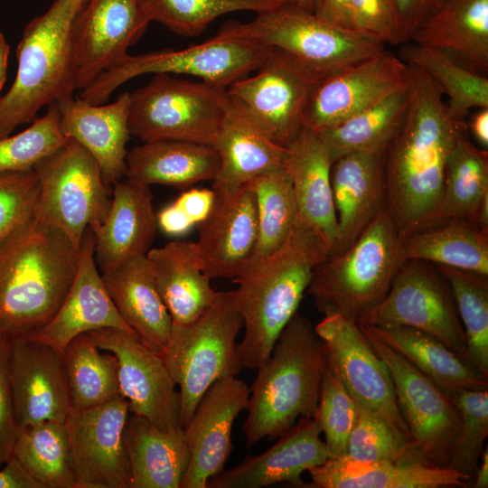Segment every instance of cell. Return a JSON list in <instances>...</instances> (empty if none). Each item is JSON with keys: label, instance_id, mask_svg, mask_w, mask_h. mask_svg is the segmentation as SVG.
Here are the masks:
<instances>
[{"label": "cell", "instance_id": "62", "mask_svg": "<svg viewBox=\"0 0 488 488\" xmlns=\"http://www.w3.org/2000/svg\"><path fill=\"white\" fill-rule=\"evenodd\" d=\"M82 1H85V0H82Z\"/></svg>", "mask_w": 488, "mask_h": 488}, {"label": "cell", "instance_id": "18", "mask_svg": "<svg viewBox=\"0 0 488 488\" xmlns=\"http://www.w3.org/2000/svg\"><path fill=\"white\" fill-rule=\"evenodd\" d=\"M86 334L99 349L116 356L120 395L127 400L130 413L164 431L181 427L179 390L158 353L125 330L102 328Z\"/></svg>", "mask_w": 488, "mask_h": 488}, {"label": "cell", "instance_id": "16", "mask_svg": "<svg viewBox=\"0 0 488 488\" xmlns=\"http://www.w3.org/2000/svg\"><path fill=\"white\" fill-rule=\"evenodd\" d=\"M314 330L328 361L357 405L381 417L410 438L389 368L359 324L342 314H324Z\"/></svg>", "mask_w": 488, "mask_h": 488}, {"label": "cell", "instance_id": "9", "mask_svg": "<svg viewBox=\"0 0 488 488\" xmlns=\"http://www.w3.org/2000/svg\"><path fill=\"white\" fill-rule=\"evenodd\" d=\"M235 33L280 49L324 77L385 49L380 39L333 24L287 0L250 22H229Z\"/></svg>", "mask_w": 488, "mask_h": 488}, {"label": "cell", "instance_id": "35", "mask_svg": "<svg viewBox=\"0 0 488 488\" xmlns=\"http://www.w3.org/2000/svg\"><path fill=\"white\" fill-rule=\"evenodd\" d=\"M361 330L389 346L444 390H488V375L468 358L415 328L359 324Z\"/></svg>", "mask_w": 488, "mask_h": 488}, {"label": "cell", "instance_id": "39", "mask_svg": "<svg viewBox=\"0 0 488 488\" xmlns=\"http://www.w3.org/2000/svg\"><path fill=\"white\" fill-rule=\"evenodd\" d=\"M409 100L408 86L345 121L315 132L332 163L358 151H384L399 129Z\"/></svg>", "mask_w": 488, "mask_h": 488}, {"label": "cell", "instance_id": "23", "mask_svg": "<svg viewBox=\"0 0 488 488\" xmlns=\"http://www.w3.org/2000/svg\"><path fill=\"white\" fill-rule=\"evenodd\" d=\"M213 192L215 197L211 210L207 218L197 225L196 244L204 273L211 280H233L256 244V198L248 184L230 192Z\"/></svg>", "mask_w": 488, "mask_h": 488}, {"label": "cell", "instance_id": "12", "mask_svg": "<svg viewBox=\"0 0 488 488\" xmlns=\"http://www.w3.org/2000/svg\"><path fill=\"white\" fill-rule=\"evenodd\" d=\"M358 324L412 327L468 358L465 330L451 287L427 261L405 260L385 297Z\"/></svg>", "mask_w": 488, "mask_h": 488}, {"label": "cell", "instance_id": "25", "mask_svg": "<svg viewBox=\"0 0 488 488\" xmlns=\"http://www.w3.org/2000/svg\"><path fill=\"white\" fill-rule=\"evenodd\" d=\"M55 104L62 134L78 142L95 158L109 186L121 181L126 171V145L131 136L130 93H121L108 105L90 104L80 97Z\"/></svg>", "mask_w": 488, "mask_h": 488}, {"label": "cell", "instance_id": "51", "mask_svg": "<svg viewBox=\"0 0 488 488\" xmlns=\"http://www.w3.org/2000/svg\"><path fill=\"white\" fill-rule=\"evenodd\" d=\"M351 28L397 45L398 33L390 0H351Z\"/></svg>", "mask_w": 488, "mask_h": 488}, {"label": "cell", "instance_id": "36", "mask_svg": "<svg viewBox=\"0 0 488 488\" xmlns=\"http://www.w3.org/2000/svg\"><path fill=\"white\" fill-rule=\"evenodd\" d=\"M124 442L130 488H180L190 460L183 427L164 431L144 417L129 412Z\"/></svg>", "mask_w": 488, "mask_h": 488}, {"label": "cell", "instance_id": "11", "mask_svg": "<svg viewBox=\"0 0 488 488\" xmlns=\"http://www.w3.org/2000/svg\"><path fill=\"white\" fill-rule=\"evenodd\" d=\"M33 170L40 187L34 218L61 230L79 250L86 230L101 223L110 206L99 164L69 138Z\"/></svg>", "mask_w": 488, "mask_h": 488}, {"label": "cell", "instance_id": "21", "mask_svg": "<svg viewBox=\"0 0 488 488\" xmlns=\"http://www.w3.org/2000/svg\"><path fill=\"white\" fill-rule=\"evenodd\" d=\"M8 372L19 428L64 423L71 402L61 352L34 339H12Z\"/></svg>", "mask_w": 488, "mask_h": 488}, {"label": "cell", "instance_id": "19", "mask_svg": "<svg viewBox=\"0 0 488 488\" xmlns=\"http://www.w3.org/2000/svg\"><path fill=\"white\" fill-rule=\"evenodd\" d=\"M249 388L236 376L216 380L202 395L183 427L190 451L180 488H207L208 481L224 470L233 449L234 420L246 409Z\"/></svg>", "mask_w": 488, "mask_h": 488}, {"label": "cell", "instance_id": "61", "mask_svg": "<svg viewBox=\"0 0 488 488\" xmlns=\"http://www.w3.org/2000/svg\"><path fill=\"white\" fill-rule=\"evenodd\" d=\"M296 5L306 9L308 11L314 12L315 0H289Z\"/></svg>", "mask_w": 488, "mask_h": 488}, {"label": "cell", "instance_id": "56", "mask_svg": "<svg viewBox=\"0 0 488 488\" xmlns=\"http://www.w3.org/2000/svg\"><path fill=\"white\" fill-rule=\"evenodd\" d=\"M314 13L343 28H351V0H315Z\"/></svg>", "mask_w": 488, "mask_h": 488}, {"label": "cell", "instance_id": "37", "mask_svg": "<svg viewBox=\"0 0 488 488\" xmlns=\"http://www.w3.org/2000/svg\"><path fill=\"white\" fill-rule=\"evenodd\" d=\"M404 260L417 259L488 276V227L445 221L402 239Z\"/></svg>", "mask_w": 488, "mask_h": 488}, {"label": "cell", "instance_id": "41", "mask_svg": "<svg viewBox=\"0 0 488 488\" xmlns=\"http://www.w3.org/2000/svg\"><path fill=\"white\" fill-rule=\"evenodd\" d=\"M399 57L424 70L437 84L451 116L458 121L473 108H488V77L476 74L443 52L412 42L402 44Z\"/></svg>", "mask_w": 488, "mask_h": 488}, {"label": "cell", "instance_id": "1", "mask_svg": "<svg viewBox=\"0 0 488 488\" xmlns=\"http://www.w3.org/2000/svg\"><path fill=\"white\" fill-rule=\"evenodd\" d=\"M409 68L407 113L384 154L385 204L402 238L437 223L446 161L467 130L432 78Z\"/></svg>", "mask_w": 488, "mask_h": 488}, {"label": "cell", "instance_id": "22", "mask_svg": "<svg viewBox=\"0 0 488 488\" xmlns=\"http://www.w3.org/2000/svg\"><path fill=\"white\" fill-rule=\"evenodd\" d=\"M102 328L136 333L120 316L98 271L94 235L88 228L79 249L76 274L61 305L44 326L26 338L45 343L62 353L77 336Z\"/></svg>", "mask_w": 488, "mask_h": 488}, {"label": "cell", "instance_id": "34", "mask_svg": "<svg viewBox=\"0 0 488 488\" xmlns=\"http://www.w3.org/2000/svg\"><path fill=\"white\" fill-rule=\"evenodd\" d=\"M220 167L213 145L179 140L144 142L127 151L125 176L133 183L188 189L213 181Z\"/></svg>", "mask_w": 488, "mask_h": 488}, {"label": "cell", "instance_id": "13", "mask_svg": "<svg viewBox=\"0 0 488 488\" xmlns=\"http://www.w3.org/2000/svg\"><path fill=\"white\" fill-rule=\"evenodd\" d=\"M251 77L228 89L277 145L286 147L304 127L308 99L323 75L291 54L269 47L267 55Z\"/></svg>", "mask_w": 488, "mask_h": 488}, {"label": "cell", "instance_id": "17", "mask_svg": "<svg viewBox=\"0 0 488 488\" xmlns=\"http://www.w3.org/2000/svg\"><path fill=\"white\" fill-rule=\"evenodd\" d=\"M410 68L386 49L324 77L313 90L303 126L314 132L333 127L408 88Z\"/></svg>", "mask_w": 488, "mask_h": 488}, {"label": "cell", "instance_id": "54", "mask_svg": "<svg viewBox=\"0 0 488 488\" xmlns=\"http://www.w3.org/2000/svg\"><path fill=\"white\" fill-rule=\"evenodd\" d=\"M214 197L212 189L190 188L178 196L174 203L194 225H198L209 215Z\"/></svg>", "mask_w": 488, "mask_h": 488}, {"label": "cell", "instance_id": "50", "mask_svg": "<svg viewBox=\"0 0 488 488\" xmlns=\"http://www.w3.org/2000/svg\"><path fill=\"white\" fill-rule=\"evenodd\" d=\"M39 192L34 170L0 173V247L33 220Z\"/></svg>", "mask_w": 488, "mask_h": 488}, {"label": "cell", "instance_id": "2", "mask_svg": "<svg viewBox=\"0 0 488 488\" xmlns=\"http://www.w3.org/2000/svg\"><path fill=\"white\" fill-rule=\"evenodd\" d=\"M330 249L297 216L286 240L232 281L244 328L237 343L242 369L257 370L265 361L287 323L297 313L314 268Z\"/></svg>", "mask_w": 488, "mask_h": 488}, {"label": "cell", "instance_id": "38", "mask_svg": "<svg viewBox=\"0 0 488 488\" xmlns=\"http://www.w3.org/2000/svg\"><path fill=\"white\" fill-rule=\"evenodd\" d=\"M467 130L446 161L437 223L467 220L488 227V151L470 142Z\"/></svg>", "mask_w": 488, "mask_h": 488}, {"label": "cell", "instance_id": "31", "mask_svg": "<svg viewBox=\"0 0 488 488\" xmlns=\"http://www.w3.org/2000/svg\"><path fill=\"white\" fill-rule=\"evenodd\" d=\"M439 50L465 69L488 73V0H446L410 38Z\"/></svg>", "mask_w": 488, "mask_h": 488}, {"label": "cell", "instance_id": "6", "mask_svg": "<svg viewBox=\"0 0 488 488\" xmlns=\"http://www.w3.org/2000/svg\"><path fill=\"white\" fill-rule=\"evenodd\" d=\"M402 239L384 202L346 249L314 268L307 293L318 310L359 323L385 297L405 261Z\"/></svg>", "mask_w": 488, "mask_h": 488}, {"label": "cell", "instance_id": "15", "mask_svg": "<svg viewBox=\"0 0 488 488\" xmlns=\"http://www.w3.org/2000/svg\"><path fill=\"white\" fill-rule=\"evenodd\" d=\"M129 404L121 395L99 405L71 408L65 421L75 488H130L124 442Z\"/></svg>", "mask_w": 488, "mask_h": 488}, {"label": "cell", "instance_id": "10", "mask_svg": "<svg viewBox=\"0 0 488 488\" xmlns=\"http://www.w3.org/2000/svg\"><path fill=\"white\" fill-rule=\"evenodd\" d=\"M227 89L167 73L130 93L128 126L143 142L179 140L213 145L225 113Z\"/></svg>", "mask_w": 488, "mask_h": 488}, {"label": "cell", "instance_id": "55", "mask_svg": "<svg viewBox=\"0 0 488 488\" xmlns=\"http://www.w3.org/2000/svg\"><path fill=\"white\" fill-rule=\"evenodd\" d=\"M0 488H43V486L12 455L0 468Z\"/></svg>", "mask_w": 488, "mask_h": 488}, {"label": "cell", "instance_id": "49", "mask_svg": "<svg viewBox=\"0 0 488 488\" xmlns=\"http://www.w3.org/2000/svg\"><path fill=\"white\" fill-rule=\"evenodd\" d=\"M357 412V403L348 393L334 368L327 360L314 418L324 435L329 457L346 455L347 442Z\"/></svg>", "mask_w": 488, "mask_h": 488}, {"label": "cell", "instance_id": "57", "mask_svg": "<svg viewBox=\"0 0 488 488\" xmlns=\"http://www.w3.org/2000/svg\"><path fill=\"white\" fill-rule=\"evenodd\" d=\"M157 224L164 233L174 237L188 233L194 225L174 202L157 213Z\"/></svg>", "mask_w": 488, "mask_h": 488}, {"label": "cell", "instance_id": "27", "mask_svg": "<svg viewBox=\"0 0 488 488\" xmlns=\"http://www.w3.org/2000/svg\"><path fill=\"white\" fill-rule=\"evenodd\" d=\"M111 192L105 219L89 228L94 235L96 263L101 271L145 255L158 230L157 213L148 186L118 181Z\"/></svg>", "mask_w": 488, "mask_h": 488}, {"label": "cell", "instance_id": "14", "mask_svg": "<svg viewBox=\"0 0 488 488\" xmlns=\"http://www.w3.org/2000/svg\"><path fill=\"white\" fill-rule=\"evenodd\" d=\"M365 335L389 368L417 461L447 467L448 454L461 425L458 408L444 389L397 352Z\"/></svg>", "mask_w": 488, "mask_h": 488}, {"label": "cell", "instance_id": "4", "mask_svg": "<svg viewBox=\"0 0 488 488\" xmlns=\"http://www.w3.org/2000/svg\"><path fill=\"white\" fill-rule=\"evenodd\" d=\"M327 362L314 326L296 313L278 335L249 388L243 425L246 446L276 439L298 418H314Z\"/></svg>", "mask_w": 488, "mask_h": 488}, {"label": "cell", "instance_id": "33", "mask_svg": "<svg viewBox=\"0 0 488 488\" xmlns=\"http://www.w3.org/2000/svg\"><path fill=\"white\" fill-rule=\"evenodd\" d=\"M146 257L173 324H188L213 304L218 291L204 273L196 242L171 241L150 249Z\"/></svg>", "mask_w": 488, "mask_h": 488}, {"label": "cell", "instance_id": "46", "mask_svg": "<svg viewBox=\"0 0 488 488\" xmlns=\"http://www.w3.org/2000/svg\"><path fill=\"white\" fill-rule=\"evenodd\" d=\"M461 415L459 431L448 454L447 467L474 480L488 436V391L445 390Z\"/></svg>", "mask_w": 488, "mask_h": 488}, {"label": "cell", "instance_id": "28", "mask_svg": "<svg viewBox=\"0 0 488 488\" xmlns=\"http://www.w3.org/2000/svg\"><path fill=\"white\" fill-rule=\"evenodd\" d=\"M213 146L220 167L212 189L223 192L237 190L254 177L282 166L286 150L230 95Z\"/></svg>", "mask_w": 488, "mask_h": 488}, {"label": "cell", "instance_id": "42", "mask_svg": "<svg viewBox=\"0 0 488 488\" xmlns=\"http://www.w3.org/2000/svg\"><path fill=\"white\" fill-rule=\"evenodd\" d=\"M99 349L86 334L70 341L62 352L71 408L82 409L120 395L117 360Z\"/></svg>", "mask_w": 488, "mask_h": 488}, {"label": "cell", "instance_id": "53", "mask_svg": "<svg viewBox=\"0 0 488 488\" xmlns=\"http://www.w3.org/2000/svg\"><path fill=\"white\" fill-rule=\"evenodd\" d=\"M446 0H390L397 25L398 42L403 44L420 24Z\"/></svg>", "mask_w": 488, "mask_h": 488}, {"label": "cell", "instance_id": "45", "mask_svg": "<svg viewBox=\"0 0 488 488\" xmlns=\"http://www.w3.org/2000/svg\"><path fill=\"white\" fill-rule=\"evenodd\" d=\"M436 268L448 282L465 330L468 359L488 375V276Z\"/></svg>", "mask_w": 488, "mask_h": 488}, {"label": "cell", "instance_id": "44", "mask_svg": "<svg viewBox=\"0 0 488 488\" xmlns=\"http://www.w3.org/2000/svg\"><path fill=\"white\" fill-rule=\"evenodd\" d=\"M287 0H138L150 22H157L174 33L198 36L219 16L253 11L262 13Z\"/></svg>", "mask_w": 488, "mask_h": 488}, {"label": "cell", "instance_id": "48", "mask_svg": "<svg viewBox=\"0 0 488 488\" xmlns=\"http://www.w3.org/2000/svg\"><path fill=\"white\" fill-rule=\"evenodd\" d=\"M55 103L22 132L0 139V173L31 171L44 157L64 145Z\"/></svg>", "mask_w": 488, "mask_h": 488}, {"label": "cell", "instance_id": "32", "mask_svg": "<svg viewBox=\"0 0 488 488\" xmlns=\"http://www.w3.org/2000/svg\"><path fill=\"white\" fill-rule=\"evenodd\" d=\"M314 488H443L466 487L468 479L448 467L421 463L364 462L347 455L328 457L310 469Z\"/></svg>", "mask_w": 488, "mask_h": 488}, {"label": "cell", "instance_id": "47", "mask_svg": "<svg viewBox=\"0 0 488 488\" xmlns=\"http://www.w3.org/2000/svg\"><path fill=\"white\" fill-rule=\"evenodd\" d=\"M346 455L364 462L418 463L407 435L360 406Z\"/></svg>", "mask_w": 488, "mask_h": 488}, {"label": "cell", "instance_id": "58", "mask_svg": "<svg viewBox=\"0 0 488 488\" xmlns=\"http://www.w3.org/2000/svg\"><path fill=\"white\" fill-rule=\"evenodd\" d=\"M466 124L467 129L483 149L488 146V108H478Z\"/></svg>", "mask_w": 488, "mask_h": 488}, {"label": "cell", "instance_id": "26", "mask_svg": "<svg viewBox=\"0 0 488 488\" xmlns=\"http://www.w3.org/2000/svg\"><path fill=\"white\" fill-rule=\"evenodd\" d=\"M286 149L283 167L291 180L298 218L323 239L332 255L339 240L331 184L333 163L317 134L307 127Z\"/></svg>", "mask_w": 488, "mask_h": 488}, {"label": "cell", "instance_id": "8", "mask_svg": "<svg viewBox=\"0 0 488 488\" xmlns=\"http://www.w3.org/2000/svg\"><path fill=\"white\" fill-rule=\"evenodd\" d=\"M268 50L269 47L239 35L224 24L214 37L185 49L127 54L83 89L80 98L90 104H103L117 87L147 73L194 76L228 89L257 70Z\"/></svg>", "mask_w": 488, "mask_h": 488}, {"label": "cell", "instance_id": "29", "mask_svg": "<svg viewBox=\"0 0 488 488\" xmlns=\"http://www.w3.org/2000/svg\"><path fill=\"white\" fill-rule=\"evenodd\" d=\"M101 277L124 322L145 346L160 353L170 337L173 321L146 254L101 271Z\"/></svg>", "mask_w": 488, "mask_h": 488}, {"label": "cell", "instance_id": "40", "mask_svg": "<svg viewBox=\"0 0 488 488\" xmlns=\"http://www.w3.org/2000/svg\"><path fill=\"white\" fill-rule=\"evenodd\" d=\"M247 184L256 198L258 234L239 273L275 252L286 240L298 216L291 180L283 165L254 177Z\"/></svg>", "mask_w": 488, "mask_h": 488}, {"label": "cell", "instance_id": "59", "mask_svg": "<svg viewBox=\"0 0 488 488\" xmlns=\"http://www.w3.org/2000/svg\"><path fill=\"white\" fill-rule=\"evenodd\" d=\"M481 463L479 462L475 475L474 478V488L488 487V449H483L481 455Z\"/></svg>", "mask_w": 488, "mask_h": 488}, {"label": "cell", "instance_id": "24", "mask_svg": "<svg viewBox=\"0 0 488 488\" xmlns=\"http://www.w3.org/2000/svg\"><path fill=\"white\" fill-rule=\"evenodd\" d=\"M321 428L314 418H301L264 453L248 457L211 478L208 488H261L279 483L306 484L302 474L329 457Z\"/></svg>", "mask_w": 488, "mask_h": 488}, {"label": "cell", "instance_id": "3", "mask_svg": "<svg viewBox=\"0 0 488 488\" xmlns=\"http://www.w3.org/2000/svg\"><path fill=\"white\" fill-rule=\"evenodd\" d=\"M79 250L35 218L0 247V333L26 338L55 314L72 283Z\"/></svg>", "mask_w": 488, "mask_h": 488}, {"label": "cell", "instance_id": "7", "mask_svg": "<svg viewBox=\"0 0 488 488\" xmlns=\"http://www.w3.org/2000/svg\"><path fill=\"white\" fill-rule=\"evenodd\" d=\"M242 328L233 290L218 291L213 304L195 320L173 324L168 342L158 354L179 387L182 427L216 380L242 370L236 343Z\"/></svg>", "mask_w": 488, "mask_h": 488}, {"label": "cell", "instance_id": "20", "mask_svg": "<svg viewBox=\"0 0 488 488\" xmlns=\"http://www.w3.org/2000/svg\"><path fill=\"white\" fill-rule=\"evenodd\" d=\"M149 23L138 0H85L73 23L77 90L127 56Z\"/></svg>", "mask_w": 488, "mask_h": 488}, {"label": "cell", "instance_id": "60", "mask_svg": "<svg viewBox=\"0 0 488 488\" xmlns=\"http://www.w3.org/2000/svg\"><path fill=\"white\" fill-rule=\"evenodd\" d=\"M9 52L10 46L3 33L0 32V99L1 91L6 80Z\"/></svg>", "mask_w": 488, "mask_h": 488}, {"label": "cell", "instance_id": "5", "mask_svg": "<svg viewBox=\"0 0 488 488\" xmlns=\"http://www.w3.org/2000/svg\"><path fill=\"white\" fill-rule=\"evenodd\" d=\"M84 1L54 0L23 29L16 47L17 72L0 99V139L33 122L44 106L73 97L77 63L73 23Z\"/></svg>", "mask_w": 488, "mask_h": 488}, {"label": "cell", "instance_id": "43", "mask_svg": "<svg viewBox=\"0 0 488 488\" xmlns=\"http://www.w3.org/2000/svg\"><path fill=\"white\" fill-rule=\"evenodd\" d=\"M12 455L43 488H75L64 423L44 421L19 428Z\"/></svg>", "mask_w": 488, "mask_h": 488}, {"label": "cell", "instance_id": "30", "mask_svg": "<svg viewBox=\"0 0 488 488\" xmlns=\"http://www.w3.org/2000/svg\"><path fill=\"white\" fill-rule=\"evenodd\" d=\"M384 154L352 152L333 163L331 184L339 229L333 254L346 249L383 204Z\"/></svg>", "mask_w": 488, "mask_h": 488}, {"label": "cell", "instance_id": "52", "mask_svg": "<svg viewBox=\"0 0 488 488\" xmlns=\"http://www.w3.org/2000/svg\"><path fill=\"white\" fill-rule=\"evenodd\" d=\"M11 340L0 333V466L12 456L19 431L8 372Z\"/></svg>", "mask_w": 488, "mask_h": 488}]
</instances>
